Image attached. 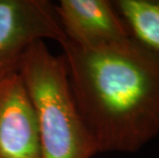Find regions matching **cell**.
<instances>
[{"label": "cell", "instance_id": "obj_3", "mask_svg": "<svg viewBox=\"0 0 159 158\" xmlns=\"http://www.w3.org/2000/svg\"><path fill=\"white\" fill-rule=\"evenodd\" d=\"M44 39L66 40L52 2L0 0V81L19 74L27 49Z\"/></svg>", "mask_w": 159, "mask_h": 158}, {"label": "cell", "instance_id": "obj_5", "mask_svg": "<svg viewBox=\"0 0 159 158\" xmlns=\"http://www.w3.org/2000/svg\"><path fill=\"white\" fill-rule=\"evenodd\" d=\"M66 39L84 47H98L130 37L108 0H61L55 5Z\"/></svg>", "mask_w": 159, "mask_h": 158}, {"label": "cell", "instance_id": "obj_4", "mask_svg": "<svg viewBox=\"0 0 159 158\" xmlns=\"http://www.w3.org/2000/svg\"><path fill=\"white\" fill-rule=\"evenodd\" d=\"M0 158H41L35 112L19 74L0 81Z\"/></svg>", "mask_w": 159, "mask_h": 158}, {"label": "cell", "instance_id": "obj_1", "mask_svg": "<svg viewBox=\"0 0 159 158\" xmlns=\"http://www.w3.org/2000/svg\"><path fill=\"white\" fill-rule=\"evenodd\" d=\"M69 82L98 153H134L159 134V58L128 37L98 47L64 40Z\"/></svg>", "mask_w": 159, "mask_h": 158}, {"label": "cell", "instance_id": "obj_6", "mask_svg": "<svg viewBox=\"0 0 159 158\" xmlns=\"http://www.w3.org/2000/svg\"><path fill=\"white\" fill-rule=\"evenodd\" d=\"M129 36L159 58V0L113 1Z\"/></svg>", "mask_w": 159, "mask_h": 158}, {"label": "cell", "instance_id": "obj_2", "mask_svg": "<svg viewBox=\"0 0 159 158\" xmlns=\"http://www.w3.org/2000/svg\"><path fill=\"white\" fill-rule=\"evenodd\" d=\"M19 75L34 109L41 158H91L98 151L74 101L63 56L43 40L27 49Z\"/></svg>", "mask_w": 159, "mask_h": 158}]
</instances>
